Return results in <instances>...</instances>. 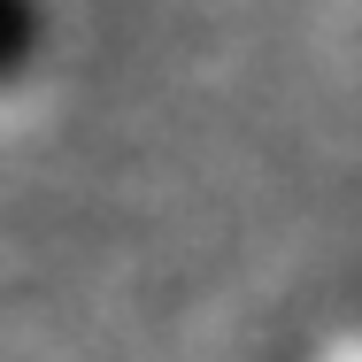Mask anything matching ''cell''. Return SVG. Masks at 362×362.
<instances>
[{
	"label": "cell",
	"mask_w": 362,
	"mask_h": 362,
	"mask_svg": "<svg viewBox=\"0 0 362 362\" xmlns=\"http://www.w3.org/2000/svg\"><path fill=\"white\" fill-rule=\"evenodd\" d=\"M47 47V0H0V85L23 77Z\"/></svg>",
	"instance_id": "cell-1"
}]
</instances>
